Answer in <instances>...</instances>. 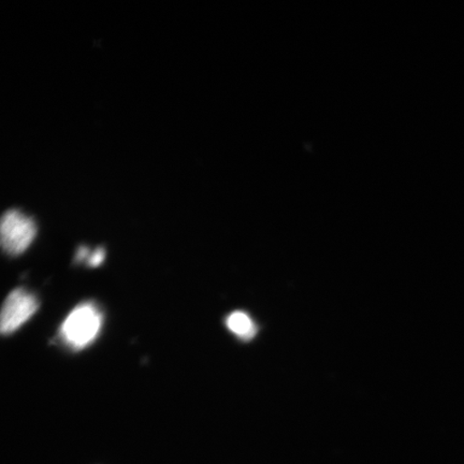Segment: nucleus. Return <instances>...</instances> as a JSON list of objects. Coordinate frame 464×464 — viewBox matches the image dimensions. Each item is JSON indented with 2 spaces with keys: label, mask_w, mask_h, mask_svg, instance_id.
<instances>
[{
  "label": "nucleus",
  "mask_w": 464,
  "mask_h": 464,
  "mask_svg": "<svg viewBox=\"0 0 464 464\" xmlns=\"http://www.w3.org/2000/svg\"><path fill=\"white\" fill-rule=\"evenodd\" d=\"M103 316L94 303L75 306L62 324L60 338L63 344L73 351L84 350L100 335Z\"/></svg>",
  "instance_id": "obj_1"
},
{
  "label": "nucleus",
  "mask_w": 464,
  "mask_h": 464,
  "mask_svg": "<svg viewBox=\"0 0 464 464\" xmlns=\"http://www.w3.org/2000/svg\"><path fill=\"white\" fill-rule=\"evenodd\" d=\"M2 246L11 256L24 253L37 235V226L33 218L20 210H9L2 218Z\"/></svg>",
  "instance_id": "obj_2"
},
{
  "label": "nucleus",
  "mask_w": 464,
  "mask_h": 464,
  "mask_svg": "<svg viewBox=\"0 0 464 464\" xmlns=\"http://www.w3.org/2000/svg\"><path fill=\"white\" fill-rule=\"evenodd\" d=\"M39 307L36 295L23 288L14 289L3 305L0 329L3 334H11L31 319Z\"/></svg>",
  "instance_id": "obj_3"
},
{
  "label": "nucleus",
  "mask_w": 464,
  "mask_h": 464,
  "mask_svg": "<svg viewBox=\"0 0 464 464\" xmlns=\"http://www.w3.org/2000/svg\"><path fill=\"white\" fill-rule=\"evenodd\" d=\"M226 324H227L232 334L245 341L253 339L257 333V328L255 326L251 317L245 312L237 311L231 313L227 317V321H226Z\"/></svg>",
  "instance_id": "obj_4"
},
{
  "label": "nucleus",
  "mask_w": 464,
  "mask_h": 464,
  "mask_svg": "<svg viewBox=\"0 0 464 464\" xmlns=\"http://www.w3.org/2000/svg\"><path fill=\"white\" fill-rule=\"evenodd\" d=\"M106 258V251L104 248L98 247L94 252L91 253L90 257L87 258L86 264L90 266H100Z\"/></svg>",
  "instance_id": "obj_5"
},
{
  "label": "nucleus",
  "mask_w": 464,
  "mask_h": 464,
  "mask_svg": "<svg viewBox=\"0 0 464 464\" xmlns=\"http://www.w3.org/2000/svg\"><path fill=\"white\" fill-rule=\"evenodd\" d=\"M90 251H89V248L85 247V246H82V247H79L78 248V251H77V255H75V260L78 261V263H82V261H85L86 263V260L87 258L90 257Z\"/></svg>",
  "instance_id": "obj_6"
}]
</instances>
